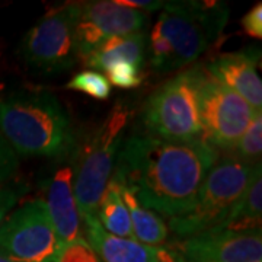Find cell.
Here are the masks:
<instances>
[{"mask_svg": "<svg viewBox=\"0 0 262 262\" xmlns=\"http://www.w3.org/2000/svg\"><path fill=\"white\" fill-rule=\"evenodd\" d=\"M0 262H12L10 259H8V258H5V256H2L0 255Z\"/></svg>", "mask_w": 262, "mask_h": 262, "instance_id": "27", "label": "cell"}, {"mask_svg": "<svg viewBox=\"0 0 262 262\" xmlns=\"http://www.w3.org/2000/svg\"><path fill=\"white\" fill-rule=\"evenodd\" d=\"M147 15L121 6L117 0L76 3L75 38L79 60L88 57L105 39L143 32Z\"/></svg>", "mask_w": 262, "mask_h": 262, "instance_id": "10", "label": "cell"}, {"mask_svg": "<svg viewBox=\"0 0 262 262\" xmlns=\"http://www.w3.org/2000/svg\"><path fill=\"white\" fill-rule=\"evenodd\" d=\"M187 262H261L262 236L258 232H204L169 245Z\"/></svg>", "mask_w": 262, "mask_h": 262, "instance_id": "11", "label": "cell"}, {"mask_svg": "<svg viewBox=\"0 0 262 262\" xmlns=\"http://www.w3.org/2000/svg\"><path fill=\"white\" fill-rule=\"evenodd\" d=\"M262 219V178L261 162L252 168L248 188L232 213L227 215L222 226L215 230L230 232H258L261 230Z\"/></svg>", "mask_w": 262, "mask_h": 262, "instance_id": "16", "label": "cell"}, {"mask_svg": "<svg viewBox=\"0 0 262 262\" xmlns=\"http://www.w3.org/2000/svg\"><path fill=\"white\" fill-rule=\"evenodd\" d=\"M204 72L191 67L169 79L149 98L143 111L147 136L173 143L203 140L200 86Z\"/></svg>", "mask_w": 262, "mask_h": 262, "instance_id": "5", "label": "cell"}, {"mask_svg": "<svg viewBox=\"0 0 262 262\" xmlns=\"http://www.w3.org/2000/svg\"><path fill=\"white\" fill-rule=\"evenodd\" d=\"M66 88L70 91L89 95L99 101L108 99L111 95V83L108 82L106 76L95 70H84L76 73L70 79V82L66 84Z\"/></svg>", "mask_w": 262, "mask_h": 262, "instance_id": "19", "label": "cell"}, {"mask_svg": "<svg viewBox=\"0 0 262 262\" xmlns=\"http://www.w3.org/2000/svg\"><path fill=\"white\" fill-rule=\"evenodd\" d=\"M253 166L239 158L217 160L201 184L192 208L169 220L170 230L179 239H187L219 229L244 195Z\"/></svg>", "mask_w": 262, "mask_h": 262, "instance_id": "6", "label": "cell"}, {"mask_svg": "<svg viewBox=\"0 0 262 262\" xmlns=\"http://www.w3.org/2000/svg\"><path fill=\"white\" fill-rule=\"evenodd\" d=\"M227 16L225 3H165L147 37L150 66L165 73L191 64L223 32Z\"/></svg>", "mask_w": 262, "mask_h": 262, "instance_id": "3", "label": "cell"}, {"mask_svg": "<svg viewBox=\"0 0 262 262\" xmlns=\"http://www.w3.org/2000/svg\"><path fill=\"white\" fill-rule=\"evenodd\" d=\"M46 201H27L0 223V255L12 262H57L61 251Z\"/></svg>", "mask_w": 262, "mask_h": 262, "instance_id": "7", "label": "cell"}, {"mask_svg": "<svg viewBox=\"0 0 262 262\" xmlns=\"http://www.w3.org/2000/svg\"><path fill=\"white\" fill-rule=\"evenodd\" d=\"M239 95L204 73L200 86V118L203 140L214 149H234L255 115Z\"/></svg>", "mask_w": 262, "mask_h": 262, "instance_id": "9", "label": "cell"}, {"mask_svg": "<svg viewBox=\"0 0 262 262\" xmlns=\"http://www.w3.org/2000/svg\"><path fill=\"white\" fill-rule=\"evenodd\" d=\"M219 151L204 140L173 143L147 134L122 141L114 175L140 204L173 219L187 214Z\"/></svg>", "mask_w": 262, "mask_h": 262, "instance_id": "1", "label": "cell"}, {"mask_svg": "<svg viewBox=\"0 0 262 262\" xmlns=\"http://www.w3.org/2000/svg\"><path fill=\"white\" fill-rule=\"evenodd\" d=\"M147 53V34L136 32L130 35L113 37L105 39L88 57H84V66L96 70H106L117 63H128L143 69Z\"/></svg>", "mask_w": 262, "mask_h": 262, "instance_id": "15", "label": "cell"}, {"mask_svg": "<svg viewBox=\"0 0 262 262\" xmlns=\"http://www.w3.org/2000/svg\"><path fill=\"white\" fill-rule=\"evenodd\" d=\"M177 255H178V253H177ZM178 262H187V261H185V259H182V258L178 255Z\"/></svg>", "mask_w": 262, "mask_h": 262, "instance_id": "28", "label": "cell"}, {"mask_svg": "<svg viewBox=\"0 0 262 262\" xmlns=\"http://www.w3.org/2000/svg\"><path fill=\"white\" fill-rule=\"evenodd\" d=\"M75 22L76 3L50 10L20 42L19 53L25 63L46 75L72 69L79 60Z\"/></svg>", "mask_w": 262, "mask_h": 262, "instance_id": "8", "label": "cell"}, {"mask_svg": "<svg viewBox=\"0 0 262 262\" xmlns=\"http://www.w3.org/2000/svg\"><path fill=\"white\" fill-rule=\"evenodd\" d=\"M242 28L249 37L261 39L262 38V5L258 2L252 9L242 18Z\"/></svg>", "mask_w": 262, "mask_h": 262, "instance_id": "25", "label": "cell"}, {"mask_svg": "<svg viewBox=\"0 0 262 262\" xmlns=\"http://www.w3.org/2000/svg\"><path fill=\"white\" fill-rule=\"evenodd\" d=\"M239 153V159L245 160L251 165H256L261 162L262 151V113H258L255 118L245 131L241 140L237 141L236 147Z\"/></svg>", "mask_w": 262, "mask_h": 262, "instance_id": "20", "label": "cell"}, {"mask_svg": "<svg viewBox=\"0 0 262 262\" xmlns=\"http://www.w3.org/2000/svg\"><path fill=\"white\" fill-rule=\"evenodd\" d=\"M27 191H28V185L22 182H13L0 187V223L6 219L8 213L25 195Z\"/></svg>", "mask_w": 262, "mask_h": 262, "instance_id": "23", "label": "cell"}, {"mask_svg": "<svg viewBox=\"0 0 262 262\" xmlns=\"http://www.w3.org/2000/svg\"><path fill=\"white\" fill-rule=\"evenodd\" d=\"M121 181V179H120ZM122 201L128 210L134 241L149 246H160L166 242L169 227L156 213L143 207L136 194L121 182Z\"/></svg>", "mask_w": 262, "mask_h": 262, "instance_id": "17", "label": "cell"}, {"mask_svg": "<svg viewBox=\"0 0 262 262\" xmlns=\"http://www.w3.org/2000/svg\"><path fill=\"white\" fill-rule=\"evenodd\" d=\"M0 134L25 158H66L73 155L77 139L69 114L48 92L0 95Z\"/></svg>", "mask_w": 262, "mask_h": 262, "instance_id": "2", "label": "cell"}, {"mask_svg": "<svg viewBox=\"0 0 262 262\" xmlns=\"http://www.w3.org/2000/svg\"><path fill=\"white\" fill-rule=\"evenodd\" d=\"M88 244L102 262H155L158 246L140 244L134 239L118 237L108 233L98 219L84 222Z\"/></svg>", "mask_w": 262, "mask_h": 262, "instance_id": "14", "label": "cell"}, {"mask_svg": "<svg viewBox=\"0 0 262 262\" xmlns=\"http://www.w3.org/2000/svg\"><path fill=\"white\" fill-rule=\"evenodd\" d=\"M106 72V79L110 83L115 84L117 88L121 89H134L140 86L143 82V75L140 69L136 66H131L128 63H117L111 66Z\"/></svg>", "mask_w": 262, "mask_h": 262, "instance_id": "21", "label": "cell"}, {"mask_svg": "<svg viewBox=\"0 0 262 262\" xmlns=\"http://www.w3.org/2000/svg\"><path fill=\"white\" fill-rule=\"evenodd\" d=\"M130 111L117 103L110 115L73 151V191L83 222L98 219V207L113 175Z\"/></svg>", "mask_w": 262, "mask_h": 262, "instance_id": "4", "label": "cell"}, {"mask_svg": "<svg viewBox=\"0 0 262 262\" xmlns=\"http://www.w3.org/2000/svg\"><path fill=\"white\" fill-rule=\"evenodd\" d=\"M46 192L48 214L61 246L79 241L82 232L73 191V166L66 165L57 168L48 179Z\"/></svg>", "mask_w": 262, "mask_h": 262, "instance_id": "13", "label": "cell"}, {"mask_svg": "<svg viewBox=\"0 0 262 262\" xmlns=\"http://www.w3.org/2000/svg\"><path fill=\"white\" fill-rule=\"evenodd\" d=\"M18 166V156L0 134V184L12 178Z\"/></svg>", "mask_w": 262, "mask_h": 262, "instance_id": "24", "label": "cell"}, {"mask_svg": "<svg viewBox=\"0 0 262 262\" xmlns=\"http://www.w3.org/2000/svg\"><path fill=\"white\" fill-rule=\"evenodd\" d=\"M155 262H178V255L170 246L168 248L158 246V256Z\"/></svg>", "mask_w": 262, "mask_h": 262, "instance_id": "26", "label": "cell"}, {"mask_svg": "<svg viewBox=\"0 0 262 262\" xmlns=\"http://www.w3.org/2000/svg\"><path fill=\"white\" fill-rule=\"evenodd\" d=\"M98 222L108 233L118 237L134 239L128 210L122 201L121 181L114 173L99 201Z\"/></svg>", "mask_w": 262, "mask_h": 262, "instance_id": "18", "label": "cell"}, {"mask_svg": "<svg viewBox=\"0 0 262 262\" xmlns=\"http://www.w3.org/2000/svg\"><path fill=\"white\" fill-rule=\"evenodd\" d=\"M259 58V48L249 47L222 54L208 64L210 76L236 92L255 111L262 108V80L256 70Z\"/></svg>", "mask_w": 262, "mask_h": 262, "instance_id": "12", "label": "cell"}, {"mask_svg": "<svg viewBox=\"0 0 262 262\" xmlns=\"http://www.w3.org/2000/svg\"><path fill=\"white\" fill-rule=\"evenodd\" d=\"M57 262H101L92 246L80 237L73 244L66 245L57 256Z\"/></svg>", "mask_w": 262, "mask_h": 262, "instance_id": "22", "label": "cell"}]
</instances>
